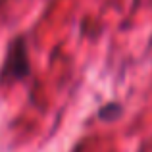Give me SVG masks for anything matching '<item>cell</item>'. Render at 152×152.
Wrapping results in <instances>:
<instances>
[{"label":"cell","instance_id":"6da1fadb","mask_svg":"<svg viewBox=\"0 0 152 152\" xmlns=\"http://www.w3.org/2000/svg\"><path fill=\"white\" fill-rule=\"evenodd\" d=\"M29 75V58H27V42L18 37L10 45L8 58L0 71V83H18Z\"/></svg>","mask_w":152,"mask_h":152},{"label":"cell","instance_id":"7a4b0ae2","mask_svg":"<svg viewBox=\"0 0 152 152\" xmlns=\"http://www.w3.org/2000/svg\"><path fill=\"white\" fill-rule=\"evenodd\" d=\"M119 114V108H118V104H110V106H106V108H102L100 112H98V115L104 119H112L114 115H118Z\"/></svg>","mask_w":152,"mask_h":152}]
</instances>
